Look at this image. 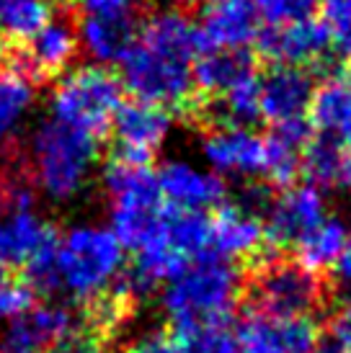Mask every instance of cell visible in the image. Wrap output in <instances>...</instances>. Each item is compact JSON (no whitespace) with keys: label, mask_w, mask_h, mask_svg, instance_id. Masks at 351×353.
<instances>
[{"label":"cell","mask_w":351,"mask_h":353,"mask_svg":"<svg viewBox=\"0 0 351 353\" xmlns=\"http://www.w3.org/2000/svg\"><path fill=\"white\" fill-rule=\"evenodd\" d=\"M202 57L199 29L186 10L166 6L153 10L137 31L132 50L122 57V88L137 101L163 108L189 103L196 90L194 70Z\"/></svg>","instance_id":"1"},{"label":"cell","mask_w":351,"mask_h":353,"mask_svg":"<svg viewBox=\"0 0 351 353\" xmlns=\"http://www.w3.org/2000/svg\"><path fill=\"white\" fill-rule=\"evenodd\" d=\"M124 250L111 227L80 222L57 237L55 248L26 265L34 294H62L78 304H98L124 279Z\"/></svg>","instance_id":"2"},{"label":"cell","mask_w":351,"mask_h":353,"mask_svg":"<svg viewBox=\"0 0 351 353\" xmlns=\"http://www.w3.org/2000/svg\"><path fill=\"white\" fill-rule=\"evenodd\" d=\"M240 294V276L233 263L205 255L171 279L160 294L171 330L181 341L222 327Z\"/></svg>","instance_id":"3"},{"label":"cell","mask_w":351,"mask_h":353,"mask_svg":"<svg viewBox=\"0 0 351 353\" xmlns=\"http://www.w3.org/2000/svg\"><path fill=\"white\" fill-rule=\"evenodd\" d=\"M98 142L91 134L57 121H41L26 145V176L34 191L49 201L78 199L96 176Z\"/></svg>","instance_id":"4"},{"label":"cell","mask_w":351,"mask_h":353,"mask_svg":"<svg viewBox=\"0 0 351 353\" xmlns=\"http://www.w3.org/2000/svg\"><path fill=\"white\" fill-rule=\"evenodd\" d=\"M104 191L111 232L124 248H140L168 209L155 170H150L145 163H129L117 157L104 170Z\"/></svg>","instance_id":"5"},{"label":"cell","mask_w":351,"mask_h":353,"mask_svg":"<svg viewBox=\"0 0 351 353\" xmlns=\"http://www.w3.org/2000/svg\"><path fill=\"white\" fill-rule=\"evenodd\" d=\"M122 103L124 96L117 75L101 65H80L59 75L49 96V119L98 139L111 129Z\"/></svg>","instance_id":"6"},{"label":"cell","mask_w":351,"mask_h":353,"mask_svg":"<svg viewBox=\"0 0 351 353\" xmlns=\"http://www.w3.org/2000/svg\"><path fill=\"white\" fill-rule=\"evenodd\" d=\"M321 281L297 261L263 263L251 284L256 310L279 317H307L321 304Z\"/></svg>","instance_id":"7"},{"label":"cell","mask_w":351,"mask_h":353,"mask_svg":"<svg viewBox=\"0 0 351 353\" xmlns=\"http://www.w3.org/2000/svg\"><path fill=\"white\" fill-rule=\"evenodd\" d=\"M325 216L328 209L321 188L312 183H292L274 199L266 212V240L276 248H297Z\"/></svg>","instance_id":"8"},{"label":"cell","mask_w":351,"mask_h":353,"mask_svg":"<svg viewBox=\"0 0 351 353\" xmlns=\"http://www.w3.org/2000/svg\"><path fill=\"white\" fill-rule=\"evenodd\" d=\"M199 152L207 168L220 178H261L266 137L251 127L215 124L199 142Z\"/></svg>","instance_id":"9"},{"label":"cell","mask_w":351,"mask_h":353,"mask_svg":"<svg viewBox=\"0 0 351 353\" xmlns=\"http://www.w3.org/2000/svg\"><path fill=\"white\" fill-rule=\"evenodd\" d=\"M119 157L129 163H145L173 134V114L147 101H124L111 124Z\"/></svg>","instance_id":"10"},{"label":"cell","mask_w":351,"mask_h":353,"mask_svg":"<svg viewBox=\"0 0 351 353\" xmlns=\"http://www.w3.org/2000/svg\"><path fill=\"white\" fill-rule=\"evenodd\" d=\"M312 96H315V85L307 70L274 65L263 78H258L261 119H266L274 129L307 127Z\"/></svg>","instance_id":"11"},{"label":"cell","mask_w":351,"mask_h":353,"mask_svg":"<svg viewBox=\"0 0 351 353\" xmlns=\"http://www.w3.org/2000/svg\"><path fill=\"white\" fill-rule=\"evenodd\" d=\"M243 353H315L318 327L310 317H279L254 310L238 327Z\"/></svg>","instance_id":"12"},{"label":"cell","mask_w":351,"mask_h":353,"mask_svg":"<svg viewBox=\"0 0 351 353\" xmlns=\"http://www.w3.org/2000/svg\"><path fill=\"white\" fill-rule=\"evenodd\" d=\"M155 176L163 201L176 212L205 214L207 209L222 206L225 183L209 168L196 165L186 157H171L155 170Z\"/></svg>","instance_id":"13"},{"label":"cell","mask_w":351,"mask_h":353,"mask_svg":"<svg viewBox=\"0 0 351 353\" xmlns=\"http://www.w3.org/2000/svg\"><path fill=\"white\" fill-rule=\"evenodd\" d=\"M263 219L258 216V206L248 199L222 204L209 219V250L227 263L254 258L263 248Z\"/></svg>","instance_id":"14"},{"label":"cell","mask_w":351,"mask_h":353,"mask_svg":"<svg viewBox=\"0 0 351 353\" xmlns=\"http://www.w3.org/2000/svg\"><path fill=\"white\" fill-rule=\"evenodd\" d=\"M202 52H230L240 54L251 44H258L261 19L248 0H225L205 10L196 23Z\"/></svg>","instance_id":"15"},{"label":"cell","mask_w":351,"mask_h":353,"mask_svg":"<svg viewBox=\"0 0 351 353\" xmlns=\"http://www.w3.org/2000/svg\"><path fill=\"white\" fill-rule=\"evenodd\" d=\"M258 47L276 68L305 70L321 65L328 57L331 41L321 21L305 19L284 26H269V31L258 37Z\"/></svg>","instance_id":"16"},{"label":"cell","mask_w":351,"mask_h":353,"mask_svg":"<svg viewBox=\"0 0 351 353\" xmlns=\"http://www.w3.org/2000/svg\"><path fill=\"white\" fill-rule=\"evenodd\" d=\"M57 243V235L34 206L26 209H0V263L31 265L37 258L49 253Z\"/></svg>","instance_id":"17"},{"label":"cell","mask_w":351,"mask_h":353,"mask_svg":"<svg viewBox=\"0 0 351 353\" xmlns=\"http://www.w3.org/2000/svg\"><path fill=\"white\" fill-rule=\"evenodd\" d=\"M78 44L93 65H108V62H122V57L132 50L140 26L135 23L132 13H98L86 16L80 21Z\"/></svg>","instance_id":"18"},{"label":"cell","mask_w":351,"mask_h":353,"mask_svg":"<svg viewBox=\"0 0 351 353\" xmlns=\"http://www.w3.org/2000/svg\"><path fill=\"white\" fill-rule=\"evenodd\" d=\"M23 44H26L23 65L31 75H39V78L65 75L80 50L78 31L65 19H52Z\"/></svg>","instance_id":"19"},{"label":"cell","mask_w":351,"mask_h":353,"mask_svg":"<svg viewBox=\"0 0 351 353\" xmlns=\"http://www.w3.org/2000/svg\"><path fill=\"white\" fill-rule=\"evenodd\" d=\"M307 121L318 139L351 150V80L328 78L315 88Z\"/></svg>","instance_id":"20"},{"label":"cell","mask_w":351,"mask_h":353,"mask_svg":"<svg viewBox=\"0 0 351 353\" xmlns=\"http://www.w3.org/2000/svg\"><path fill=\"white\" fill-rule=\"evenodd\" d=\"M310 127L303 129H274L266 137L263 176L274 186H292L297 173L303 170V155L307 148Z\"/></svg>","instance_id":"21"},{"label":"cell","mask_w":351,"mask_h":353,"mask_svg":"<svg viewBox=\"0 0 351 353\" xmlns=\"http://www.w3.org/2000/svg\"><path fill=\"white\" fill-rule=\"evenodd\" d=\"M37 101L34 83L21 70H0V150L19 134Z\"/></svg>","instance_id":"22"},{"label":"cell","mask_w":351,"mask_h":353,"mask_svg":"<svg viewBox=\"0 0 351 353\" xmlns=\"http://www.w3.org/2000/svg\"><path fill=\"white\" fill-rule=\"evenodd\" d=\"M303 170H307L312 186L351 191V150L331 145L325 139L307 142L303 155Z\"/></svg>","instance_id":"23"},{"label":"cell","mask_w":351,"mask_h":353,"mask_svg":"<svg viewBox=\"0 0 351 353\" xmlns=\"http://www.w3.org/2000/svg\"><path fill=\"white\" fill-rule=\"evenodd\" d=\"M254 65L251 59L240 54H230V52H202V57L196 62L194 80L196 88L207 90L212 99L230 90L233 85L243 83V80L254 78Z\"/></svg>","instance_id":"24"},{"label":"cell","mask_w":351,"mask_h":353,"mask_svg":"<svg viewBox=\"0 0 351 353\" xmlns=\"http://www.w3.org/2000/svg\"><path fill=\"white\" fill-rule=\"evenodd\" d=\"M349 230L339 216H325L321 225L305 237L297 250V263L305 265L307 271H323V268H333L339 261L341 250L349 243Z\"/></svg>","instance_id":"25"},{"label":"cell","mask_w":351,"mask_h":353,"mask_svg":"<svg viewBox=\"0 0 351 353\" xmlns=\"http://www.w3.org/2000/svg\"><path fill=\"white\" fill-rule=\"evenodd\" d=\"M212 114L217 124L227 127H251L256 119H261L258 106V78H248L243 83L233 85L220 96L212 99Z\"/></svg>","instance_id":"26"},{"label":"cell","mask_w":351,"mask_h":353,"mask_svg":"<svg viewBox=\"0 0 351 353\" xmlns=\"http://www.w3.org/2000/svg\"><path fill=\"white\" fill-rule=\"evenodd\" d=\"M52 19H55L52 0H6L0 34L16 41H29Z\"/></svg>","instance_id":"27"},{"label":"cell","mask_w":351,"mask_h":353,"mask_svg":"<svg viewBox=\"0 0 351 353\" xmlns=\"http://www.w3.org/2000/svg\"><path fill=\"white\" fill-rule=\"evenodd\" d=\"M321 23L331 50L341 57L351 59V0H321Z\"/></svg>","instance_id":"28"},{"label":"cell","mask_w":351,"mask_h":353,"mask_svg":"<svg viewBox=\"0 0 351 353\" xmlns=\"http://www.w3.org/2000/svg\"><path fill=\"white\" fill-rule=\"evenodd\" d=\"M254 6L256 16L269 26H284L294 21L312 19L321 0H248Z\"/></svg>","instance_id":"29"},{"label":"cell","mask_w":351,"mask_h":353,"mask_svg":"<svg viewBox=\"0 0 351 353\" xmlns=\"http://www.w3.org/2000/svg\"><path fill=\"white\" fill-rule=\"evenodd\" d=\"M34 289L26 284V279L23 281H13V279H6L3 284H0V317H6V320H19L23 314L34 310Z\"/></svg>","instance_id":"30"},{"label":"cell","mask_w":351,"mask_h":353,"mask_svg":"<svg viewBox=\"0 0 351 353\" xmlns=\"http://www.w3.org/2000/svg\"><path fill=\"white\" fill-rule=\"evenodd\" d=\"M184 345L186 353H243V348L238 343V335L230 333L225 325L186 338Z\"/></svg>","instance_id":"31"},{"label":"cell","mask_w":351,"mask_h":353,"mask_svg":"<svg viewBox=\"0 0 351 353\" xmlns=\"http://www.w3.org/2000/svg\"><path fill=\"white\" fill-rule=\"evenodd\" d=\"M129 353H186V345L173 330L153 327L137 335L129 345Z\"/></svg>","instance_id":"32"},{"label":"cell","mask_w":351,"mask_h":353,"mask_svg":"<svg viewBox=\"0 0 351 353\" xmlns=\"http://www.w3.org/2000/svg\"><path fill=\"white\" fill-rule=\"evenodd\" d=\"M328 325H331L333 343L351 351V296H346V299L333 310Z\"/></svg>","instance_id":"33"},{"label":"cell","mask_w":351,"mask_h":353,"mask_svg":"<svg viewBox=\"0 0 351 353\" xmlns=\"http://www.w3.org/2000/svg\"><path fill=\"white\" fill-rule=\"evenodd\" d=\"M47 353H101V348H98V341L93 333L75 330L68 338H62L55 345H49Z\"/></svg>","instance_id":"34"},{"label":"cell","mask_w":351,"mask_h":353,"mask_svg":"<svg viewBox=\"0 0 351 353\" xmlns=\"http://www.w3.org/2000/svg\"><path fill=\"white\" fill-rule=\"evenodd\" d=\"M86 16H98V13H129V8L137 0H73Z\"/></svg>","instance_id":"35"},{"label":"cell","mask_w":351,"mask_h":353,"mask_svg":"<svg viewBox=\"0 0 351 353\" xmlns=\"http://www.w3.org/2000/svg\"><path fill=\"white\" fill-rule=\"evenodd\" d=\"M333 286L341 292V294L351 296V237L349 243H346V248L341 250V255H339V261L333 263Z\"/></svg>","instance_id":"36"},{"label":"cell","mask_w":351,"mask_h":353,"mask_svg":"<svg viewBox=\"0 0 351 353\" xmlns=\"http://www.w3.org/2000/svg\"><path fill=\"white\" fill-rule=\"evenodd\" d=\"M315 353H351V351H346V348H341V345H336V343H328V345H318Z\"/></svg>","instance_id":"37"},{"label":"cell","mask_w":351,"mask_h":353,"mask_svg":"<svg viewBox=\"0 0 351 353\" xmlns=\"http://www.w3.org/2000/svg\"><path fill=\"white\" fill-rule=\"evenodd\" d=\"M191 3H202V6L209 8V6H217V3H225V0H191Z\"/></svg>","instance_id":"38"},{"label":"cell","mask_w":351,"mask_h":353,"mask_svg":"<svg viewBox=\"0 0 351 353\" xmlns=\"http://www.w3.org/2000/svg\"><path fill=\"white\" fill-rule=\"evenodd\" d=\"M6 279H8V268H6V265L0 263V284H3V281H6Z\"/></svg>","instance_id":"39"},{"label":"cell","mask_w":351,"mask_h":353,"mask_svg":"<svg viewBox=\"0 0 351 353\" xmlns=\"http://www.w3.org/2000/svg\"><path fill=\"white\" fill-rule=\"evenodd\" d=\"M3 6H6V0H0V21H3Z\"/></svg>","instance_id":"40"}]
</instances>
